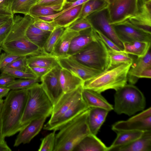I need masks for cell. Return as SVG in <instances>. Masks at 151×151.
I'll use <instances>...</instances> for the list:
<instances>
[{
  "instance_id": "32",
  "label": "cell",
  "mask_w": 151,
  "mask_h": 151,
  "mask_svg": "<svg viewBox=\"0 0 151 151\" xmlns=\"http://www.w3.org/2000/svg\"><path fill=\"white\" fill-rule=\"evenodd\" d=\"M62 6H45L36 4L31 9L29 15L34 19L52 15L63 9Z\"/></svg>"
},
{
  "instance_id": "16",
  "label": "cell",
  "mask_w": 151,
  "mask_h": 151,
  "mask_svg": "<svg viewBox=\"0 0 151 151\" xmlns=\"http://www.w3.org/2000/svg\"><path fill=\"white\" fill-rule=\"evenodd\" d=\"M128 19L135 26L151 33V1L144 2L139 0L137 12Z\"/></svg>"
},
{
  "instance_id": "4",
  "label": "cell",
  "mask_w": 151,
  "mask_h": 151,
  "mask_svg": "<svg viewBox=\"0 0 151 151\" xmlns=\"http://www.w3.org/2000/svg\"><path fill=\"white\" fill-rule=\"evenodd\" d=\"M132 64H122L103 71L83 82V88L100 93L110 89L116 91L127 84L128 72Z\"/></svg>"
},
{
  "instance_id": "19",
  "label": "cell",
  "mask_w": 151,
  "mask_h": 151,
  "mask_svg": "<svg viewBox=\"0 0 151 151\" xmlns=\"http://www.w3.org/2000/svg\"><path fill=\"white\" fill-rule=\"evenodd\" d=\"M96 37L94 31L92 28L78 32L71 41L68 53V57L80 52Z\"/></svg>"
},
{
  "instance_id": "57",
  "label": "cell",
  "mask_w": 151,
  "mask_h": 151,
  "mask_svg": "<svg viewBox=\"0 0 151 151\" xmlns=\"http://www.w3.org/2000/svg\"><path fill=\"white\" fill-rule=\"evenodd\" d=\"M2 50L1 47V45H0V53L1 52V50Z\"/></svg>"
},
{
  "instance_id": "51",
  "label": "cell",
  "mask_w": 151,
  "mask_h": 151,
  "mask_svg": "<svg viewBox=\"0 0 151 151\" xmlns=\"http://www.w3.org/2000/svg\"><path fill=\"white\" fill-rule=\"evenodd\" d=\"M151 77V67L146 68L143 70L139 75V78H149Z\"/></svg>"
},
{
  "instance_id": "24",
  "label": "cell",
  "mask_w": 151,
  "mask_h": 151,
  "mask_svg": "<svg viewBox=\"0 0 151 151\" xmlns=\"http://www.w3.org/2000/svg\"><path fill=\"white\" fill-rule=\"evenodd\" d=\"M109 112L106 109L99 108H89L87 121L91 134L96 135L105 121Z\"/></svg>"
},
{
  "instance_id": "14",
  "label": "cell",
  "mask_w": 151,
  "mask_h": 151,
  "mask_svg": "<svg viewBox=\"0 0 151 151\" xmlns=\"http://www.w3.org/2000/svg\"><path fill=\"white\" fill-rule=\"evenodd\" d=\"M57 59L62 68L67 70L83 82L92 78L102 72L87 66L69 57Z\"/></svg>"
},
{
  "instance_id": "26",
  "label": "cell",
  "mask_w": 151,
  "mask_h": 151,
  "mask_svg": "<svg viewBox=\"0 0 151 151\" xmlns=\"http://www.w3.org/2000/svg\"><path fill=\"white\" fill-rule=\"evenodd\" d=\"M108 147L96 136L90 133L85 137L73 150L77 151H108Z\"/></svg>"
},
{
  "instance_id": "53",
  "label": "cell",
  "mask_w": 151,
  "mask_h": 151,
  "mask_svg": "<svg viewBox=\"0 0 151 151\" xmlns=\"http://www.w3.org/2000/svg\"><path fill=\"white\" fill-rule=\"evenodd\" d=\"M13 16L0 15V26L7 22Z\"/></svg>"
},
{
  "instance_id": "45",
  "label": "cell",
  "mask_w": 151,
  "mask_h": 151,
  "mask_svg": "<svg viewBox=\"0 0 151 151\" xmlns=\"http://www.w3.org/2000/svg\"><path fill=\"white\" fill-rule=\"evenodd\" d=\"M93 30L97 37L103 41L109 48L116 51H122L109 38L100 32Z\"/></svg>"
},
{
  "instance_id": "31",
  "label": "cell",
  "mask_w": 151,
  "mask_h": 151,
  "mask_svg": "<svg viewBox=\"0 0 151 151\" xmlns=\"http://www.w3.org/2000/svg\"><path fill=\"white\" fill-rule=\"evenodd\" d=\"M108 5L106 0H88L83 4L79 18H85L91 14L107 7Z\"/></svg>"
},
{
  "instance_id": "33",
  "label": "cell",
  "mask_w": 151,
  "mask_h": 151,
  "mask_svg": "<svg viewBox=\"0 0 151 151\" xmlns=\"http://www.w3.org/2000/svg\"><path fill=\"white\" fill-rule=\"evenodd\" d=\"M108 48L110 59L109 68L122 64L133 62V58L124 51H118L112 50L108 47Z\"/></svg>"
},
{
  "instance_id": "35",
  "label": "cell",
  "mask_w": 151,
  "mask_h": 151,
  "mask_svg": "<svg viewBox=\"0 0 151 151\" xmlns=\"http://www.w3.org/2000/svg\"><path fill=\"white\" fill-rule=\"evenodd\" d=\"M65 29V28L63 27L57 26L54 30L51 32L43 48L45 53L51 55L56 43Z\"/></svg>"
},
{
  "instance_id": "34",
  "label": "cell",
  "mask_w": 151,
  "mask_h": 151,
  "mask_svg": "<svg viewBox=\"0 0 151 151\" xmlns=\"http://www.w3.org/2000/svg\"><path fill=\"white\" fill-rule=\"evenodd\" d=\"M39 0H12V9L13 14L20 13L29 15L31 8Z\"/></svg>"
},
{
  "instance_id": "7",
  "label": "cell",
  "mask_w": 151,
  "mask_h": 151,
  "mask_svg": "<svg viewBox=\"0 0 151 151\" xmlns=\"http://www.w3.org/2000/svg\"><path fill=\"white\" fill-rule=\"evenodd\" d=\"M145 105L143 94L134 84H127L116 91L113 109L118 114L131 116L143 110Z\"/></svg>"
},
{
  "instance_id": "10",
  "label": "cell",
  "mask_w": 151,
  "mask_h": 151,
  "mask_svg": "<svg viewBox=\"0 0 151 151\" xmlns=\"http://www.w3.org/2000/svg\"><path fill=\"white\" fill-rule=\"evenodd\" d=\"M111 24L117 37L123 43L134 41L151 42V33L138 28L128 20Z\"/></svg>"
},
{
  "instance_id": "56",
  "label": "cell",
  "mask_w": 151,
  "mask_h": 151,
  "mask_svg": "<svg viewBox=\"0 0 151 151\" xmlns=\"http://www.w3.org/2000/svg\"><path fill=\"white\" fill-rule=\"evenodd\" d=\"M144 2H147L148 1H151V0H142Z\"/></svg>"
},
{
  "instance_id": "47",
  "label": "cell",
  "mask_w": 151,
  "mask_h": 151,
  "mask_svg": "<svg viewBox=\"0 0 151 151\" xmlns=\"http://www.w3.org/2000/svg\"><path fill=\"white\" fill-rule=\"evenodd\" d=\"M15 78L9 75L1 73L0 76V87H6L14 81Z\"/></svg>"
},
{
  "instance_id": "2",
  "label": "cell",
  "mask_w": 151,
  "mask_h": 151,
  "mask_svg": "<svg viewBox=\"0 0 151 151\" xmlns=\"http://www.w3.org/2000/svg\"><path fill=\"white\" fill-rule=\"evenodd\" d=\"M27 98V89L10 90L4 100L2 116L5 137L14 135L24 127L20 121Z\"/></svg>"
},
{
  "instance_id": "25",
  "label": "cell",
  "mask_w": 151,
  "mask_h": 151,
  "mask_svg": "<svg viewBox=\"0 0 151 151\" xmlns=\"http://www.w3.org/2000/svg\"><path fill=\"white\" fill-rule=\"evenodd\" d=\"M60 84L64 93L72 91L82 86L83 81L67 70L61 68L59 74Z\"/></svg>"
},
{
  "instance_id": "5",
  "label": "cell",
  "mask_w": 151,
  "mask_h": 151,
  "mask_svg": "<svg viewBox=\"0 0 151 151\" xmlns=\"http://www.w3.org/2000/svg\"><path fill=\"white\" fill-rule=\"evenodd\" d=\"M28 98L20 121L24 127L31 121L51 115L53 105L45 92L41 83L27 89Z\"/></svg>"
},
{
  "instance_id": "29",
  "label": "cell",
  "mask_w": 151,
  "mask_h": 151,
  "mask_svg": "<svg viewBox=\"0 0 151 151\" xmlns=\"http://www.w3.org/2000/svg\"><path fill=\"white\" fill-rule=\"evenodd\" d=\"M144 132L139 131H126L116 132L117 137L108 151L114 148L128 144L139 138Z\"/></svg>"
},
{
  "instance_id": "43",
  "label": "cell",
  "mask_w": 151,
  "mask_h": 151,
  "mask_svg": "<svg viewBox=\"0 0 151 151\" xmlns=\"http://www.w3.org/2000/svg\"><path fill=\"white\" fill-rule=\"evenodd\" d=\"M12 0H0V15L14 16L12 9Z\"/></svg>"
},
{
  "instance_id": "55",
  "label": "cell",
  "mask_w": 151,
  "mask_h": 151,
  "mask_svg": "<svg viewBox=\"0 0 151 151\" xmlns=\"http://www.w3.org/2000/svg\"><path fill=\"white\" fill-rule=\"evenodd\" d=\"M78 0H66V3H71L74 2Z\"/></svg>"
},
{
  "instance_id": "21",
  "label": "cell",
  "mask_w": 151,
  "mask_h": 151,
  "mask_svg": "<svg viewBox=\"0 0 151 151\" xmlns=\"http://www.w3.org/2000/svg\"><path fill=\"white\" fill-rule=\"evenodd\" d=\"M110 151H151V131L144 132L138 139L126 145L113 148Z\"/></svg>"
},
{
  "instance_id": "22",
  "label": "cell",
  "mask_w": 151,
  "mask_h": 151,
  "mask_svg": "<svg viewBox=\"0 0 151 151\" xmlns=\"http://www.w3.org/2000/svg\"><path fill=\"white\" fill-rule=\"evenodd\" d=\"M78 33L65 28L56 43L51 55L57 58L68 57V53L71 41Z\"/></svg>"
},
{
  "instance_id": "44",
  "label": "cell",
  "mask_w": 151,
  "mask_h": 151,
  "mask_svg": "<svg viewBox=\"0 0 151 151\" xmlns=\"http://www.w3.org/2000/svg\"><path fill=\"white\" fill-rule=\"evenodd\" d=\"M19 56L5 52L0 55V70L18 58Z\"/></svg>"
},
{
  "instance_id": "39",
  "label": "cell",
  "mask_w": 151,
  "mask_h": 151,
  "mask_svg": "<svg viewBox=\"0 0 151 151\" xmlns=\"http://www.w3.org/2000/svg\"><path fill=\"white\" fill-rule=\"evenodd\" d=\"M91 28H92L91 24L85 18H78L66 28L73 31L79 32Z\"/></svg>"
},
{
  "instance_id": "38",
  "label": "cell",
  "mask_w": 151,
  "mask_h": 151,
  "mask_svg": "<svg viewBox=\"0 0 151 151\" xmlns=\"http://www.w3.org/2000/svg\"><path fill=\"white\" fill-rule=\"evenodd\" d=\"M55 132L53 131L42 139L38 151H53L55 141Z\"/></svg>"
},
{
  "instance_id": "52",
  "label": "cell",
  "mask_w": 151,
  "mask_h": 151,
  "mask_svg": "<svg viewBox=\"0 0 151 151\" xmlns=\"http://www.w3.org/2000/svg\"><path fill=\"white\" fill-rule=\"evenodd\" d=\"M11 90L6 87H0V99L6 97Z\"/></svg>"
},
{
  "instance_id": "13",
  "label": "cell",
  "mask_w": 151,
  "mask_h": 151,
  "mask_svg": "<svg viewBox=\"0 0 151 151\" xmlns=\"http://www.w3.org/2000/svg\"><path fill=\"white\" fill-rule=\"evenodd\" d=\"M82 89V86H81L72 91L64 93L53 105L50 118L45 125H48L53 122L74 103L81 99Z\"/></svg>"
},
{
  "instance_id": "12",
  "label": "cell",
  "mask_w": 151,
  "mask_h": 151,
  "mask_svg": "<svg viewBox=\"0 0 151 151\" xmlns=\"http://www.w3.org/2000/svg\"><path fill=\"white\" fill-rule=\"evenodd\" d=\"M61 68L60 65H58L41 77L42 88L53 105L64 93L59 81Z\"/></svg>"
},
{
  "instance_id": "15",
  "label": "cell",
  "mask_w": 151,
  "mask_h": 151,
  "mask_svg": "<svg viewBox=\"0 0 151 151\" xmlns=\"http://www.w3.org/2000/svg\"><path fill=\"white\" fill-rule=\"evenodd\" d=\"M89 108L82 97L74 103L53 122L48 125H45L43 129L56 132L64 124Z\"/></svg>"
},
{
  "instance_id": "54",
  "label": "cell",
  "mask_w": 151,
  "mask_h": 151,
  "mask_svg": "<svg viewBox=\"0 0 151 151\" xmlns=\"http://www.w3.org/2000/svg\"><path fill=\"white\" fill-rule=\"evenodd\" d=\"M12 150L8 146L6 143H0V151H11Z\"/></svg>"
},
{
  "instance_id": "23",
  "label": "cell",
  "mask_w": 151,
  "mask_h": 151,
  "mask_svg": "<svg viewBox=\"0 0 151 151\" xmlns=\"http://www.w3.org/2000/svg\"><path fill=\"white\" fill-rule=\"evenodd\" d=\"M82 96L89 108H99L106 109L109 111L113 109V106L107 101L101 93L83 88Z\"/></svg>"
},
{
  "instance_id": "20",
  "label": "cell",
  "mask_w": 151,
  "mask_h": 151,
  "mask_svg": "<svg viewBox=\"0 0 151 151\" xmlns=\"http://www.w3.org/2000/svg\"><path fill=\"white\" fill-rule=\"evenodd\" d=\"M151 67L150 48L144 56L137 57L132 63L128 71L127 80L129 84H134L137 81L141 73L146 68Z\"/></svg>"
},
{
  "instance_id": "41",
  "label": "cell",
  "mask_w": 151,
  "mask_h": 151,
  "mask_svg": "<svg viewBox=\"0 0 151 151\" xmlns=\"http://www.w3.org/2000/svg\"><path fill=\"white\" fill-rule=\"evenodd\" d=\"M14 16L0 26V45H1L3 41L11 30L14 24Z\"/></svg>"
},
{
  "instance_id": "30",
  "label": "cell",
  "mask_w": 151,
  "mask_h": 151,
  "mask_svg": "<svg viewBox=\"0 0 151 151\" xmlns=\"http://www.w3.org/2000/svg\"><path fill=\"white\" fill-rule=\"evenodd\" d=\"M124 51L128 54L136 55L137 57L145 55L150 48L151 42L134 41L123 43Z\"/></svg>"
},
{
  "instance_id": "48",
  "label": "cell",
  "mask_w": 151,
  "mask_h": 151,
  "mask_svg": "<svg viewBox=\"0 0 151 151\" xmlns=\"http://www.w3.org/2000/svg\"><path fill=\"white\" fill-rule=\"evenodd\" d=\"M31 72L37 78H41L49 72L52 69L41 67H35L29 68Z\"/></svg>"
},
{
  "instance_id": "50",
  "label": "cell",
  "mask_w": 151,
  "mask_h": 151,
  "mask_svg": "<svg viewBox=\"0 0 151 151\" xmlns=\"http://www.w3.org/2000/svg\"><path fill=\"white\" fill-rule=\"evenodd\" d=\"M88 0H78L71 3H66L65 4L61 12H64L73 7L83 4Z\"/></svg>"
},
{
  "instance_id": "59",
  "label": "cell",
  "mask_w": 151,
  "mask_h": 151,
  "mask_svg": "<svg viewBox=\"0 0 151 151\" xmlns=\"http://www.w3.org/2000/svg\"></svg>"
},
{
  "instance_id": "42",
  "label": "cell",
  "mask_w": 151,
  "mask_h": 151,
  "mask_svg": "<svg viewBox=\"0 0 151 151\" xmlns=\"http://www.w3.org/2000/svg\"><path fill=\"white\" fill-rule=\"evenodd\" d=\"M33 24L35 27L38 28L51 32L57 27L52 22H47L34 18Z\"/></svg>"
},
{
  "instance_id": "6",
  "label": "cell",
  "mask_w": 151,
  "mask_h": 151,
  "mask_svg": "<svg viewBox=\"0 0 151 151\" xmlns=\"http://www.w3.org/2000/svg\"><path fill=\"white\" fill-rule=\"evenodd\" d=\"M95 36L96 38L82 50L69 57L87 66L103 71L110 67L108 48Z\"/></svg>"
},
{
  "instance_id": "36",
  "label": "cell",
  "mask_w": 151,
  "mask_h": 151,
  "mask_svg": "<svg viewBox=\"0 0 151 151\" xmlns=\"http://www.w3.org/2000/svg\"><path fill=\"white\" fill-rule=\"evenodd\" d=\"M41 78L34 79H20L14 81L6 86L11 90L26 89L33 86L41 83Z\"/></svg>"
},
{
  "instance_id": "17",
  "label": "cell",
  "mask_w": 151,
  "mask_h": 151,
  "mask_svg": "<svg viewBox=\"0 0 151 151\" xmlns=\"http://www.w3.org/2000/svg\"><path fill=\"white\" fill-rule=\"evenodd\" d=\"M46 117L33 120L28 123L19 132L15 140L14 146L29 143L40 131L43 127Z\"/></svg>"
},
{
  "instance_id": "49",
  "label": "cell",
  "mask_w": 151,
  "mask_h": 151,
  "mask_svg": "<svg viewBox=\"0 0 151 151\" xmlns=\"http://www.w3.org/2000/svg\"><path fill=\"white\" fill-rule=\"evenodd\" d=\"M4 100L0 99V143H6L4 136L3 130V123L2 116V110Z\"/></svg>"
},
{
  "instance_id": "8",
  "label": "cell",
  "mask_w": 151,
  "mask_h": 151,
  "mask_svg": "<svg viewBox=\"0 0 151 151\" xmlns=\"http://www.w3.org/2000/svg\"><path fill=\"white\" fill-rule=\"evenodd\" d=\"M91 24L92 28L109 38L122 50L124 51L123 43L117 37L110 23V16L108 7L94 12L85 18Z\"/></svg>"
},
{
  "instance_id": "40",
  "label": "cell",
  "mask_w": 151,
  "mask_h": 151,
  "mask_svg": "<svg viewBox=\"0 0 151 151\" xmlns=\"http://www.w3.org/2000/svg\"><path fill=\"white\" fill-rule=\"evenodd\" d=\"M26 56H21L7 65L6 67L9 68L30 72L28 67L26 61Z\"/></svg>"
},
{
  "instance_id": "3",
  "label": "cell",
  "mask_w": 151,
  "mask_h": 151,
  "mask_svg": "<svg viewBox=\"0 0 151 151\" xmlns=\"http://www.w3.org/2000/svg\"><path fill=\"white\" fill-rule=\"evenodd\" d=\"M88 109L62 127L55 134L53 151H71L86 136L91 133L87 123Z\"/></svg>"
},
{
  "instance_id": "28",
  "label": "cell",
  "mask_w": 151,
  "mask_h": 151,
  "mask_svg": "<svg viewBox=\"0 0 151 151\" xmlns=\"http://www.w3.org/2000/svg\"><path fill=\"white\" fill-rule=\"evenodd\" d=\"M33 22L27 28L25 35L30 41L43 50L51 32L38 28L34 26Z\"/></svg>"
},
{
  "instance_id": "1",
  "label": "cell",
  "mask_w": 151,
  "mask_h": 151,
  "mask_svg": "<svg viewBox=\"0 0 151 151\" xmlns=\"http://www.w3.org/2000/svg\"><path fill=\"white\" fill-rule=\"evenodd\" d=\"M14 25L1 44L2 50L19 57L45 54L25 35V31L33 22V18L29 15H26L24 17L14 16Z\"/></svg>"
},
{
  "instance_id": "18",
  "label": "cell",
  "mask_w": 151,
  "mask_h": 151,
  "mask_svg": "<svg viewBox=\"0 0 151 151\" xmlns=\"http://www.w3.org/2000/svg\"><path fill=\"white\" fill-rule=\"evenodd\" d=\"M83 4L50 15V17L53 20L52 22L56 26L64 28L68 27L79 18Z\"/></svg>"
},
{
  "instance_id": "27",
  "label": "cell",
  "mask_w": 151,
  "mask_h": 151,
  "mask_svg": "<svg viewBox=\"0 0 151 151\" xmlns=\"http://www.w3.org/2000/svg\"><path fill=\"white\" fill-rule=\"evenodd\" d=\"M26 61L27 65L29 68L41 67L52 69L59 65L57 58L52 55L46 54L27 57Z\"/></svg>"
},
{
  "instance_id": "9",
  "label": "cell",
  "mask_w": 151,
  "mask_h": 151,
  "mask_svg": "<svg viewBox=\"0 0 151 151\" xmlns=\"http://www.w3.org/2000/svg\"><path fill=\"white\" fill-rule=\"evenodd\" d=\"M108 8L111 24L127 20L137 11L139 0H108Z\"/></svg>"
},
{
  "instance_id": "46",
  "label": "cell",
  "mask_w": 151,
  "mask_h": 151,
  "mask_svg": "<svg viewBox=\"0 0 151 151\" xmlns=\"http://www.w3.org/2000/svg\"><path fill=\"white\" fill-rule=\"evenodd\" d=\"M66 0H40L37 4L45 6H64Z\"/></svg>"
},
{
  "instance_id": "11",
  "label": "cell",
  "mask_w": 151,
  "mask_h": 151,
  "mask_svg": "<svg viewBox=\"0 0 151 151\" xmlns=\"http://www.w3.org/2000/svg\"><path fill=\"white\" fill-rule=\"evenodd\" d=\"M112 129L115 132L126 131H151V107L127 120L116 122L112 126Z\"/></svg>"
},
{
  "instance_id": "58",
  "label": "cell",
  "mask_w": 151,
  "mask_h": 151,
  "mask_svg": "<svg viewBox=\"0 0 151 151\" xmlns=\"http://www.w3.org/2000/svg\"><path fill=\"white\" fill-rule=\"evenodd\" d=\"M106 0V1H108V0Z\"/></svg>"
},
{
  "instance_id": "37",
  "label": "cell",
  "mask_w": 151,
  "mask_h": 151,
  "mask_svg": "<svg viewBox=\"0 0 151 151\" xmlns=\"http://www.w3.org/2000/svg\"><path fill=\"white\" fill-rule=\"evenodd\" d=\"M0 70L2 73L9 75L15 78L34 79L37 78L36 75L32 72L13 69L7 67H4Z\"/></svg>"
}]
</instances>
